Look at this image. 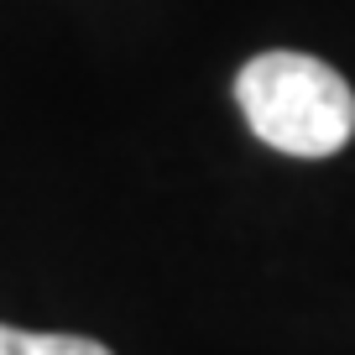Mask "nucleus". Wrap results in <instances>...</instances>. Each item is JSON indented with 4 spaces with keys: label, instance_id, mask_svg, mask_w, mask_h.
Listing matches in <instances>:
<instances>
[{
    "label": "nucleus",
    "instance_id": "2",
    "mask_svg": "<svg viewBox=\"0 0 355 355\" xmlns=\"http://www.w3.org/2000/svg\"><path fill=\"white\" fill-rule=\"evenodd\" d=\"M0 355H115V350L89 340V334H42V329L0 324Z\"/></svg>",
    "mask_w": 355,
    "mask_h": 355
},
{
    "label": "nucleus",
    "instance_id": "1",
    "mask_svg": "<svg viewBox=\"0 0 355 355\" xmlns=\"http://www.w3.org/2000/svg\"><path fill=\"white\" fill-rule=\"evenodd\" d=\"M235 100L256 141L282 157H334L355 136V89L309 53H256L235 73Z\"/></svg>",
    "mask_w": 355,
    "mask_h": 355
}]
</instances>
